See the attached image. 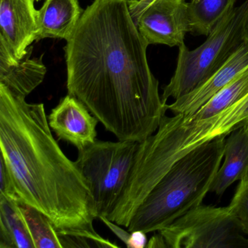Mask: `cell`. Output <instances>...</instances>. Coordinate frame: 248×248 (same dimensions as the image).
Listing matches in <instances>:
<instances>
[{
    "label": "cell",
    "mask_w": 248,
    "mask_h": 248,
    "mask_svg": "<svg viewBox=\"0 0 248 248\" xmlns=\"http://www.w3.org/2000/svg\"><path fill=\"white\" fill-rule=\"evenodd\" d=\"M148 46L128 0H94L66 40L68 94L120 140L143 141L168 111L148 63Z\"/></svg>",
    "instance_id": "obj_1"
},
{
    "label": "cell",
    "mask_w": 248,
    "mask_h": 248,
    "mask_svg": "<svg viewBox=\"0 0 248 248\" xmlns=\"http://www.w3.org/2000/svg\"><path fill=\"white\" fill-rule=\"evenodd\" d=\"M1 157L24 202L44 213L58 232L97 248H120L95 232L93 197L85 177L52 134L43 104H29L0 84Z\"/></svg>",
    "instance_id": "obj_2"
},
{
    "label": "cell",
    "mask_w": 248,
    "mask_h": 248,
    "mask_svg": "<svg viewBox=\"0 0 248 248\" xmlns=\"http://www.w3.org/2000/svg\"><path fill=\"white\" fill-rule=\"evenodd\" d=\"M226 138L207 142L175 162L138 207L127 230L159 232L202 204L223 162Z\"/></svg>",
    "instance_id": "obj_3"
},
{
    "label": "cell",
    "mask_w": 248,
    "mask_h": 248,
    "mask_svg": "<svg viewBox=\"0 0 248 248\" xmlns=\"http://www.w3.org/2000/svg\"><path fill=\"white\" fill-rule=\"evenodd\" d=\"M248 18V0L235 7L207 36L203 44L193 50L179 46L173 76L161 95L164 104L170 98L178 99L195 89L216 73L245 43Z\"/></svg>",
    "instance_id": "obj_4"
},
{
    "label": "cell",
    "mask_w": 248,
    "mask_h": 248,
    "mask_svg": "<svg viewBox=\"0 0 248 248\" xmlns=\"http://www.w3.org/2000/svg\"><path fill=\"white\" fill-rule=\"evenodd\" d=\"M139 142L95 143L78 152L77 166L85 177L93 197L97 218L112 211L128 181Z\"/></svg>",
    "instance_id": "obj_5"
},
{
    "label": "cell",
    "mask_w": 248,
    "mask_h": 248,
    "mask_svg": "<svg viewBox=\"0 0 248 248\" xmlns=\"http://www.w3.org/2000/svg\"><path fill=\"white\" fill-rule=\"evenodd\" d=\"M159 232L168 248H248V238L229 206L200 204Z\"/></svg>",
    "instance_id": "obj_6"
},
{
    "label": "cell",
    "mask_w": 248,
    "mask_h": 248,
    "mask_svg": "<svg viewBox=\"0 0 248 248\" xmlns=\"http://www.w3.org/2000/svg\"><path fill=\"white\" fill-rule=\"evenodd\" d=\"M135 23L149 46L179 47L184 44L186 34L190 32L188 2L186 0H154Z\"/></svg>",
    "instance_id": "obj_7"
},
{
    "label": "cell",
    "mask_w": 248,
    "mask_h": 248,
    "mask_svg": "<svg viewBox=\"0 0 248 248\" xmlns=\"http://www.w3.org/2000/svg\"><path fill=\"white\" fill-rule=\"evenodd\" d=\"M35 0H0V46L16 60L37 41Z\"/></svg>",
    "instance_id": "obj_8"
},
{
    "label": "cell",
    "mask_w": 248,
    "mask_h": 248,
    "mask_svg": "<svg viewBox=\"0 0 248 248\" xmlns=\"http://www.w3.org/2000/svg\"><path fill=\"white\" fill-rule=\"evenodd\" d=\"M50 128L58 139L83 150L96 140L98 120L85 104L68 94L60 100L48 117Z\"/></svg>",
    "instance_id": "obj_9"
},
{
    "label": "cell",
    "mask_w": 248,
    "mask_h": 248,
    "mask_svg": "<svg viewBox=\"0 0 248 248\" xmlns=\"http://www.w3.org/2000/svg\"><path fill=\"white\" fill-rule=\"evenodd\" d=\"M248 66V46L244 43L216 73L186 95L167 104V110L174 115L191 117Z\"/></svg>",
    "instance_id": "obj_10"
},
{
    "label": "cell",
    "mask_w": 248,
    "mask_h": 248,
    "mask_svg": "<svg viewBox=\"0 0 248 248\" xmlns=\"http://www.w3.org/2000/svg\"><path fill=\"white\" fill-rule=\"evenodd\" d=\"M32 47L16 60L3 46H0V84L18 96L30 95L44 80L47 68L43 56L31 59Z\"/></svg>",
    "instance_id": "obj_11"
},
{
    "label": "cell",
    "mask_w": 248,
    "mask_h": 248,
    "mask_svg": "<svg viewBox=\"0 0 248 248\" xmlns=\"http://www.w3.org/2000/svg\"><path fill=\"white\" fill-rule=\"evenodd\" d=\"M83 10L78 0H46L37 11V41L46 38L67 40Z\"/></svg>",
    "instance_id": "obj_12"
},
{
    "label": "cell",
    "mask_w": 248,
    "mask_h": 248,
    "mask_svg": "<svg viewBox=\"0 0 248 248\" xmlns=\"http://www.w3.org/2000/svg\"><path fill=\"white\" fill-rule=\"evenodd\" d=\"M223 159L210 189V192L219 196L235 181L243 179L248 171V124L232 132L226 139Z\"/></svg>",
    "instance_id": "obj_13"
},
{
    "label": "cell",
    "mask_w": 248,
    "mask_h": 248,
    "mask_svg": "<svg viewBox=\"0 0 248 248\" xmlns=\"http://www.w3.org/2000/svg\"><path fill=\"white\" fill-rule=\"evenodd\" d=\"M0 248H35L18 202L0 196Z\"/></svg>",
    "instance_id": "obj_14"
},
{
    "label": "cell",
    "mask_w": 248,
    "mask_h": 248,
    "mask_svg": "<svg viewBox=\"0 0 248 248\" xmlns=\"http://www.w3.org/2000/svg\"><path fill=\"white\" fill-rule=\"evenodd\" d=\"M236 0H190V32L208 36L233 8Z\"/></svg>",
    "instance_id": "obj_15"
},
{
    "label": "cell",
    "mask_w": 248,
    "mask_h": 248,
    "mask_svg": "<svg viewBox=\"0 0 248 248\" xmlns=\"http://www.w3.org/2000/svg\"><path fill=\"white\" fill-rule=\"evenodd\" d=\"M247 95H248V66L192 116H183L189 121H202L219 114Z\"/></svg>",
    "instance_id": "obj_16"
},
{
    "label": "cell",
    "mask_w": 248,
    "mask_h": 248,
    "mask_svg": "<svg viewBox=\"0 0 248 248\" xmlns=\"http://www.w3.org/2000/svg\"><path fill=\"white\" fill-rule=\"evenodd\" d=\"M18 204L35 248H63L60 233L44 213L24 202Z\"/></svg>",
    "instance_id": "obj_17"
},
{
    "label": "cell",
    "mask_w": 248,
    "mask_h": 248,
    "mask_svg": "<svg viewBox=\"0 0 248 248\" xmlns=\"http://www.w3.org/2000/svg\"><path fill=\"white\" fill-rule=\"evenodd\" d=\"M229 207L237 219L242 232L248 236V178L239 181Z\"/></svg>",
    "instance_id": "obj_18"
},
{
    "label": "cell",
    "mask_w": 248,
    "mask_h": 248,
    "mask_svg": "<svg viewBox=\"0 0 248 248\" xmlns=\"http://www.w3.org/2000/svg\"><path fill=\"white\" fill-rule=\"evenodd\" d=\"M0 196H3L16 202H23L18 194L12 173L2 157L0 158Z\"/></svg>",
    "instance_id": "obj_19"
},
{
    "label": "cell",
    "mask_w": 248,
    "mask_h": 248,
    "mask_svg": "<svg viewBox=\"0 0 248 248\" xmlns=\"http://www.w3.org/2000/svg\"><path fill=\"white\" fill-rule=\"evenodd\" d=\"M98 219H100L126 245L130 236V232L129 231L127 232L122 229L120 227L121 226L111 221L107 216H101L98 217Z\"/></svg>",
    "instance_id": "obj_20"
},
{
    "label": "cell",
    "mask_w": 248,
    "mask_h": 248,
    "mask_svg": "<svg viewBox=\"0 0 248 248\" xmlns=\"http://www.w3.org/2000/svg\"><path fill=\"white\" fill-rule=\"evenodd\" d=\"M147 243L146 232L143 231H134L130 232V236L126 244V247L128 248H144Z\"/></svg>",
    "instance_id": "obj_21"
},
{
    "label": "cell",
    "mask_w": 248,
    "mask_h": 248,
    "mask_svg": "<svg viewBox=\"0 0 248 248\" xmlns=\"http://www.w3.org/2000/svg\"><path fill=\"white\" fill-rule=\"evenodd\" d=\"M154 0H128L129 9L134 21Z\"/></svg>",
    "instance_id": "obj_22"
},
{
    "label": "cell",
    "mask_w": 248,
    "mask_h": 248,
    "mask_svg": "<svg viewBox=\"0 0 248 248\" xmlns=\"http://www.w3.org/2000/svg\"><path fill=\"white\" fill-rule=\"evenodd\" d=\"M158 232L159 233L157 234L154 235L151 238L150 240L148 242L146 248H168L163 236L161 234L160 232Z\"/></svg>",
    "instance_id": "obj_23"
},
{
    "label": "cell",
    "mask_w": 248,
    "mask_h": 248,
    "mask_svg": "<svg viewBox=\"0 0 248 248\" xmlns=\"http://www.w3.org/2000/svg\"><path fill=\"white\" fill-rule=\"evenodd\" d=\"M245 43L248 46V21H247L246 25H245Z\"/></svg>",
    "instance_id": "obj_24"
},
{
    "label": "cell",
    "mask_w": 248,
    "mask_h": 248,
    "mask_svg": "<svg viewBox=\"0 0 248 248\" xmlns=\"http://www.w3.org/2000/svg\"><path fill=\"white\" fill-rule=\"evenodd\" d=\"M244 178H248V172H247L246 175H245V177ZM244 178H243V179H244Z\"/></svg>",
    "instance_id": "obj_25"
},
{
    "label": "cell",
    "mask_w": 248,
    "mask_h": 248,
    "mask_svg": "<svg viewBox=\"0 0 248 248\" xmlns=\"http://www.w3.org/2000/svg\"><path fill=\"white\" fill-rule=\"evenodd\" d=\"M39 1H40V0H35V2H39Z\"/></svg>",
    "instance_id": "obj_26"
}]
</instances>
